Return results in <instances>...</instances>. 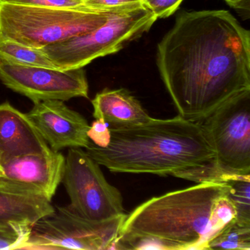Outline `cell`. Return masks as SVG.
<instances>
[{
  "label": "cell",
  "instance_id": "cell-1",
  "mask_svg": "<svg viewBox=\"0 0 250 250\" xmlns=\"http://www.w3.org/2000/svg\"><path fill=\"white\" fill-rule=\"evenodd\" d=\"M156 63L178 116L200 123L250 90V33L228 11L179 14L158 43Z\"/></svg>",
  "mask_w": 250,
  "mask_h": 250
},
{
  "label": "cell",
  "instance_id": "cell-2",
  "mask_svg": "<svg viewBox=\"0 0 250 250\" xmlns=\"http://www.w3.org/2000/svg\"><path fill=\"white\" fill-rule=\"evenodd\" d=\"M109 128L107 147L90 141L85 149L92 159L112 172L165 176L213 162L214 150L201 124L178 115Z\"/></svg>",
  "mask_w": 250,
  "mask_h": 250
},
{
  "label": "cell",
  "instance_id": "cell-3",
  "mask_svg": "<svg viewBox=\"0 0 250 250\" xmlns=\"http://www.w3.org/2000/svg\"><path fill=\"white\" fill-rule=\"evenodd\" d=\"M228 191L225 182L199 183L152 197L127 215L119 235L158 240L168 250H206L236 219Z\"/></svg>",
  "mask_w": 250,
  "mask_h": 250
},
{
  "label": "cell",
  "instance_id": "cell-4",
  "mask_svg": "<svg viewBox=\"0 0 250 250\" xmlns=\"http://www.w3.org/2000/svg\"><path fill=\"white\" fill-rule=\"evenodd\" d=\"M112 11L87 12L0 2V41L42 49L100 27Z\"/></svg>",
  "mask_w": 250,
  "mask_h": 250
},
{
  "label": "cell",
  "instance_id": "cell-5",
  "mask_svg": "<svg viewBox=\"0 0 250 250\" xmlns=\"http://www.w3.org/2000/svg\"><path fill=\"white\" fill-rule=\"evenodd\" d=\"M157 20L146 5L112 11L100 27L41 49L57 69L83 68L97 58L119 52Z\"/></svg>",
  "mask_w": 250,
  "mask_h": 250
},
{
  "label": "cell",
  "instance_id": "cell-6",
  "mask_svg": "<svg viewBox=\"0 0 250 250\" xmlns=\"http://www.w3.org/2000/svg\"><path fill=\"white\" fill-rule=\"evenodd\" d=\"M127 215L93 221L77 214L69 206L55 207L31 229L23 250H109Z\"/></svg>",
  "mask_w": 250,
  "mask_h": 250
},
{
  "label": "cell",
  "instance_id": "cell-7",
  "mask_svg": "<svg viewBox=\"0 0 250 250\" xmlns=\"http://www.w3.org/2000/svg\"><path fill=\"white\" fill-rule=\"evenodd\" d=\"M214 150L213 165L226 175H250V90L200 122Z\"/></svg>",
  "mask_w": 250,
  "mask_h": 250
},
{
  "label": "cell",
  "instance_id": "cell-8",
  "mask_svg": "<svg viewBox=\"0 0 250 250\" xmlns=\"http://www.w3.org/2000/svg\"><path fill=\"white\" fill-rule=\"evenodd\" d=\"M62 184L69 196V207L93 221H104L124 213L121 191L111 185L100 165L82 148H69L65 156Z\"/></svg>",
  "mask_w": 250,
  "mask_h": 250
},
{
  "label": "cell",
  "instance_id": "cell-9",
  "mask_svg": "<svg viewBox=\"0 0 250 250\" xmlns=\"http://www.w3.org/2000/svg\"><path fill=\"white\" fill-rule=\"evenodd\" d=\"M0 81L33 103L88 99V83L83 68L60 70L10 63L0 59Z\"/></svg>",
  "mask_w": 250,
  "mask_h": 250
},
{
  "label": "cell",
  "instance_id": "cell-10",
  "mask_svg": "<svg viewBox=\"0 0 250 250\" xmlns=\"http://www.w3.org/2000/svg\"><path fill=\"white\" fill-rule=\"evenodd\" d=\"M65 157L59 151L29 153L0 164V188L52 200L62 182Z\"/></svg>",
  "mask_w": 250,
  "mask_h": 250
},
{
  "label": "cell",
  "instance_id": "cell-11",
  "mask_svg": "<svg viewBox=\"0 0 250 250\" xmlns=\"http://www.w3.org/2000/svg\"><path fill=\"white\" fill-rule=\"evenodd\" d=\"M27 115L54 151L66 147L86 148L90 144L87 137L90 125L87 120L62 101L35 104Z\"/></svg>",
  "mask_w": 250,
  "mask_h": 250
},
{
  "label": "cell",
  "instance_id": "cell-12",
  "mask_svg": "<svg viewBox=\"0 0 250 250\" xmlns=\"http://www.w3.org/2000/svg\"><path fill=\"white\" fill-rule=\"evenodd\" d=\"M50 150L27 114L8 102L0 104V164L22 155Z\"/></svg>",
  "mask_w": 250,
  "mask_h": 250
},
{
  "label": "cell",
  "instance_id": "cell-13",
  "mask_svg": "<svg viewBox=\"0 0 250 250\" xmlns=\"http://www.w3.org/2000/svg\"><path fill=\"white\" fill-rule=\"evenodd\" d=\"M91 102L95 119L104 120L109 128L140 125L153 118L125 88L104 89Z\"/></svg>",
  "mask_w": 250,
  "mask_h": 250
},
{
  "label": "cell",
  "instance_id": "cell-14",
  "mask_svg": "<svg viewBox=\"0 0 250 250\" xmlns=\"http://www.w3.org/2000/svg\"><path fill=\"white\" fill-rule=\"evenodd\" d=\"M55 210L50 200L0 188V223L33 228Z\"/></svg>",
  "mask_w": 250,
  "mask_h": 250
},
{
  "label": "cell",
  "instance_id": "cell-15",
  "mask_svg": "<svg viewBox=\"0 0 250 250\" xmlns=\"http://www.w3.org/2000/svg\"><path fill=\"white\" fill-rule=\"evenodd\" d=\"M0 59L17 65L57 69L42 49L11 41H0Z\"/></svg>",
  "mask_w": 250,
  "mask_h": 250
},
{
  "label": "cell",
  "instance_id": "cell-16",
  "mask_svg": "<svg viewBox=\"0 0 250 250\" xmlns=\"http://www.w3.org/2000/svg\"><path fill=\"white\" fill-rule=\"evenodd\" d=\"M228 187V197L236 211L235 222L250 227V175H234L225 181Z\"/></svg>",
  "mask_w": 250,
  "mask_h": 250
},
{
  "label": "cell",
  "instance_id": "cell-17",
  "mask_svg": "<svg viewBox=\"0 0 250 250\" xmlns=\"http://www.w3.org/2000/svg\"><path fill=\"white\" fill-rule=\"evenodd\" d=\"M206 250H250V227L232 222L207 243Z\"/></svg>",
  "mask_w": 250,
  "mask_h": 250
},
{
  "label": "cell",
  "instance_id": "cell-18",
  "mask_svg": "<svg viewBox=\"0 0 250 250\" xmlns=\"http://www.w3.org/2000/svg\"><path fill=\"white\" fill-rule=\"evenodd\" d=\"M32 228L0 223V250H23Z\"/></svg>",
  "mask_w": 250,
  "mask_h": 250
},
{
  "label": "cell",
  "instance_id": "cell-19",
  "mask_svg": "<svg viewBox=\"0 0 250 250\" xmlns=\"http://www.w3.org/2000/svg\"><path fill=\"white\" fill-rule=\"evenodd\" d=\"M0 2H9L17 5L28 6L42 7V8H57V9L87 11L83 5L81 0H0Z\"/></svg>",
  "mask_w": 250,
  "mask_h": 250
},
{
  "label": "cell",
  "instance_id": "cell-20",
  "mask_svg": "<svg viewBox=\"0 0 250 250\" xmlns=\"http://www.w3.org/2000/svg\"><path fill=\"white\" fill-rule=\"evenodd\" d=\"M83 5L92 12H108L145 5V0H84Z\"/></svg>",
  "mask_w": 250,
  "mask_h": 250
},
{
  "label": "cell",
  "instance_id": "cell-21",
  "mask_svg": "<svg viewBox=\"0 0 250 250\" xmlns=\"http://www.w3.org/2000/svg\"><path fill=\"white\" fill-rule=\"evenodd\" d=\"M87 137L96 146L101 147H107L111 140L109 125L104 120L96 119L90 125Z\"/></svg>",
  "mask_w": 250,
  "mask_h": 250
},
{
  "label": "cell",
  "instance_id": "cell-22",
  "mask_svg": "<svg viewBox=\"0 0 250 250\" xmlns=\"http://www.w3.org/2000/svg\"><path fill=\"white\" fill-rule=\"evenodd\" d=\"M184 0H145V5L158 19L167 18L178 10Z\"/></svg>",
  "mask_w": 250,
  "mask_h": 250
},
{
  "label": "cell",
  "instance_id": "cell-23",
  "mask_svg": "<svg viewBox=\"0 0 250 250\" xmlns=\"http://www.w3.org/2000/svg\"><path fill=\"white\" fill-rule=\"evenodd\" d=\"M225 2L236 11L242 13L244 15L247 14V17H250V0H225Z\"/></svg>",
  "mask_w": 250,
  "mask_h": 250
},
{
  "label": "cell",
  "instance_id": "cell-24",
  "mask_svg": "<svg viewBox=\"0 0 250 250\" xmlns=\"http://www.w3.org/2000/svg\"><path fill=\"white\" fill-rule=\"evenodd\" d=\"M81 1H83H83H84V0H81Z\"/></svg>",
  "mask_w": 250,
  "mask_h": 250
}]
</instances>
